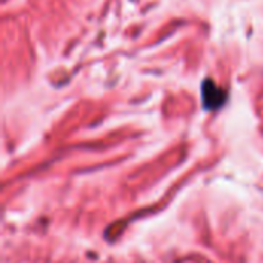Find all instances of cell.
<instances>
[{
  "mask_svg": "<svg viewBox=\"0 0 263 263\" xmlns=\"http://www.w3.org/2000/svg\"><path fill=\"white\" fill-rule=\"evenodd\" d=\"M227 91L219 88L214 80L211 79H206L203 83H202V102H203V108L208 109V111H216L219 109L220 106L225 105L227 102Z\"/></svg>",
  "mask_w": 263,
  "mask_h": 263,
  "instance_id": "1",
  "label": "cell"
}]
</instances>
